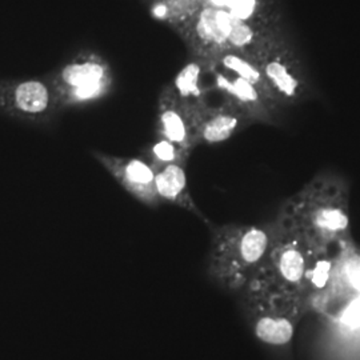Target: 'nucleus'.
<instances>
[{
    "label": "nucleus",
    "mask_w": 360,
    "mask_h": 360,
    "mask_svg": "<svg viewBox=\"0 0 360 360\" xmlns=\"http://www.w3.org/2000/svg\"><path fill=\"white\" fill-rule=\"evenodd\" d=\"M279 214L323 251L338 255L354 245L349 220V187L340 175L318 174L284 202Z\"/></svg>",
    "instance_id": "obj_1"
},
{
    "label": "nucleus",
    "mask_w": 360,
    "mask_h": 360,
    "mask_svg": "<svg viewBox=\"0 0 360 360\" xmlns=\"http://www.w3.org/2000/svg\"><path fill=\"white\" fill-rule=\"evenodd\" d=\"M275 236V223L211 226L207 257L210 281L238 295L264 267Z\"/></svg>",
    "instance_id": "obj_2"
},
{
    "label": "nucleus",
    "mask_w": 360,
    "mask_h": 360,
    "mask_svg": "<svg viewBox=\"0 0 360 360\" xmlns=\"http://www.w3.org/2000/svg\"><path fill=\"white\" fill-rule=\"evenodd\" d=\"M274 223L275 236L270 255L257 275L269 278L309 302L318 288L330 282L340 254L333 255L312 245L279 212Z\"/></svg>",
    "instance_id": "obj_3"
},
{
    "label": "nucleus",
    "mask_w": 360,
    "mask_h": 360,
    "mask_svg": "<svg viewBox=\"0 0 360 360\" xmlns=\"http://www.w3.org/2000/svg\"><path fill=\"white\" fill-rule=\"evenodd\" d=\"M236 296L251 333L269 347H287L309 309L306 297L285 290L263 275L255 276Z\"/></svg>",
    "instance_id": "obj_4"
},
{
    "label": "nucleus",
    "mask_w": 360,
    "mask_h": 360,
    "mask_svg": "<svg viewBox=\"0 0 360 360\" xmlns=\"http://www.w3.org/2000/svg\"><path fill=\"white\" fill-rule=\"evenodd\" d=\"M47 79L62 111L96 103L107 98L115 84L112 67L94 51L79 52Z\"/></svg>",
    "instance_id": "obj_5"
},
{
    "label": "nucleus",
    "mask_w": 360,
    "mask_h": 360,
    "mask_svg": "<svg viewBox=\"0 0 360 360\" xmlns=\"http://www.w3.org/2000/svg\"><path fill=\"white\" fill-rule=\"evenodd\" d=\"M255 62L283 108L295 107L311 98L309 72L290 37L278 40Z\"/></svg>",
    "instance_id": "obj_6"
},
{
    "label": "nucleus",
    "mask_w": 360,
    "mask_h": 360,
    "mask_svg": "<svg viewBox=\"0 0 360 360\" xmlns=\"http://www.w3.org/2000/svg\"><path fill=\"white\" fill-rule=\"evenodd\" d=\"M62 112L49 79L0 80V115L47 126Z\"/></svg>",
    "instance_id": "obj_7"
},
{
    "label": "nucleus",
    "mask_w": 360,
    "mask_h": 360,
    "mask_svg": "<svg viewBox=\"0 0 360 360\" xmlns=\"http://www.w3.org/2000/svg\"><path fill=\"white\" fill-rule=\"evenodd\" d=\"M233 16L227 8L206 4L193 19L176 30L193 59L212 70L219 58L229 51Z\"/></svg>",
    "instance_id": "obj_8"
},
{
    "label": "nucleus",
    "mask_w": 360,
    "mask_h": 360,
    "mask_svg": "<svg viewBox=\"0 0 360 360\" xmlns=\"http://www.w3.org/2000/svg\"><path fill=\"white\" fill-rule=\"evenodd\" d=\"M188 108L196 147L200 144L214 146L226 142L238 131L252 124L238 107L227 101L220 105H210L200 98L188 101Z\"/></svg>",
    "instance_id": "obj_9"
},
{
    "label": "nucleus",
    "mask_w": 360,
    "mask_h": 360,
    "mask_svg": "<svg viewBox=\"0 0 360 360\" xmlns=\"http://www.w3.org/2000/svg\"><path fill=\"white\" fill-rule=\"evenodd\" d=\"M92 156L138 202L150 208H158L162 203L155 188L154 168L147 160L101 151H94Z\"/></svg>",
    "instance_id": "obj_10"
},
{
    "label": "nucleus",
    "mask_w": 360,
    "mask_h": 360,
    "mask_svg": "<svg viewBox=\"0 0 360 360\" xmlns=\"http://www.w3.org/2000/svg\"><path fill=\"white\" fill-rule=\"evenodd\" d=\"M211 72L215 87L224 95V101L238 107L251 123L274 124L278 122L282 111L274 107L252 84L219 68H212Z\"/></svg>",
    "instance_id": "obj_11"
},
{
    "label": "nucleus",
    "mask_w": 360,
    "mask_h": 360,
    "mask_svg": "<svg viewBox=\"0 0 360 360\" xmlns=\"http://www.w3.org/2000/svg\"><path fill=\"white\" fill-rule=\"evenodd\" d=\"M156 136L190 151L196 147L188 101L180 96L174 86H167L158 99Z\"/></svg>",
    "instance_id": "obj_12"
},
{
    "label": "nucleus",
    "mask_w": 360,
    "mask_h": 360,
    "mask_svg": "<svg viewBox=\"0 0 360 360\" xmlns=\"http://www.w3.org/2000/svg\"><path fill=\"white\" fill-rule=\"evenodd\" d=\"M155 188L160 202L180 207L207 223V219L190 193L186 166L168 165L155 169Z\"/></svg>",
    "instance_id": "obj_13"
},
{
    "label": "nucleus",
    "mask_w": 360,
    "mask_h": 360,
    "mask_svg": "<svg viewBox=\"0 0 360 360\" xmlns=\"http://www.w3.org/2000/svg\"><path fill=\"white\" fill-rule=\"evenodd\" d=\"M214 68H219L224 72L232 74L235 77H242L250 84H252L274 107L278 110H284L283 107L279 104L274 91L271 90L269 82L266 80V77L263 75L260 67L257 62L251 60L245 55H240L238 52L227 51L224 52L217 62Z\"/></svg>",
    "instance_id": "obj_14"
},
{
    "label": "nucleus",
    "mask_w": 360,
    "mask_h": 360,
    "mask_svg": "<svg viewBox=\"0 0 360 360\" xmlns=\"http://www.w3.org/2000/svg\"><path fill=\"white\" fill-rule=\"evenodd\" d=\"M206 6V0H155L153 15L175 31L188 23Z\"/></svg>",
    "instance_id": "obj_15"
},
{
    "label": "nucleus",
    "mask_w": 360,
    "mask_h": 360,
    "mask_svg": "<svg viewBox=\"0 0 360 360\" xmlns=\"http://www.w3.org/2000/svg\"><path fill=\"white\" fill-rule=\"evenodd\" d=\"M190 150H186L167 139L158 138L146 150V160L155 169L166 167L168 165H183L187 166V162L191 156Z\"/></svg>",
    "instance_id": "obj_16"
},
{
    "label": "nucleus",
    "mask_w": 360,
    "mask_h": 360,
    "mask_svg": "<svg viewBox=\"0 0 360 360\" xmlns=\"http://www.w3.org/2000/svg\"><path fill=\"white\" fill-rule=\"evenodd\" d=\"M339 260L342 262V269L339 271L335 266L334 270L340 275L339 283L343 285L342 291L348 296V302L352 299H360L359 254L355 252L354 245H351L340 252Z\"/></svg>",
    "instance_id": "obj_17"
},
{
    "label": "nucleus",
    "mask_w": 360,
    "mask_h": 360,
    "mask_svg": "<svg viewBox=\"0 0 360 360\" xmlns=\"http://www.w3.org/2000/svg\"><path fill=\"white\" fill-rule=\"evenodd\" d=\"M227 10L240 20L281 22L276 13L269 11L262 0H229Z\"/></svg>",
    "instance_id": "obj_18"
}]
</instances>
